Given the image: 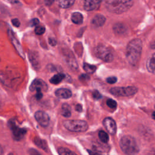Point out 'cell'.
Here are the masks:
<instances>
[{
	"label": "cell",
	"mask_w": 155,
	"mask_h": 155,
	"mask_svg": "<svg viewBox=\"0 0 155 155\" xmlns=\"http://www.w3.org/2000/svg\"><path fill=\"white\" fill-rule=\"evenodd\" d=\"M142 43L140 39L135 38L129 42L126 48V58L132 66H136L140 60Z\"/></svg>",
	"instance_id": "cell-1"
},
{
	"label": "cell",
	"mask_w": 155,
	"mask_h": 155,
	"mask_svg": "<svg viewBox=\"0 0 155 155\" xmlns=\"http://www.w3.org/2000/svg\"><path fill=\"white\" fill-rule=\"evenodd\" d=\"M133 0H107L106 8L111 13L121 14L128 11L133 5Z\"/></svg>",
	"instance_id": "cell-2"
},
{
	"label": "cell",
	"mask_w": 155,
	"mask_h": 155,
	"mask_svg": "<svg viewBox=\"0 0 155 155\" xmlns=\"http://www.w3.org/2000/svg\"><path fill=\"white\" fill-rule=\"evenodd\" d=\"M119 145L122 151L127 155H136L139 151L137 142L131 136H124L120 140Z\"/></svg>",
	"instance_id": "cell-3"
},
{
	"label": "cell",
	"mask_w": 155,
	"mask_h": 155,
	"mask_svg": "<svg viewBox=\"0 0 155 155\" xmlns=\"http://www.w3.org/2000/svg\"><path fill=\"white\" fill-rule=\"evenodd\" d=\"M64 127L73 132H84L88 128L87 123L82 120H68L64 122Z\"/></svg>",
	"instance_id": "cell-4"
},
{
	"label": "cell",
	"mask_w": 155,
	"mask_h": 155,
	"mask_svg": "<svg viewBox=\"0 0 155 155\" xmlns=\"http://www.w3.org/2000/svg\"><path fill=\"white\" fill-rule=\"evenodd\" d=\"M94 54L96 57L106 62H110L114 59V54L108 47L99 45L94 49Z\"/></svg>",
	"instance_id": "cell-5"
},
{
	"label": "cell",
	"mask_w": 155,
	"mask_h": 155,
	"mask_svg": "<svg viewBox=\"0 0 155 155\" xmlns=\"http://www.w3.org/2000/svg\"><path fill=\"white\" fill-rule=\"evenodd\" d=\"M137 91L135 87H113L110 90V92L116 96H130L134 95Z\"/></svg>",
	"instance_id": "cell-6"
},
{
	"label": "cell",
	"mask_w": 155,
	"mask_h": 155,
	"mask_svg": "<svg viewBox=\"0 0 155 155\" xmlns=\"http://www.w3.org/2000/svg\"><path fill=\"white\" fill-rule=\"evenodd\" d=\"M8 125L12 131L13 137L16 140H20L22 139L27 133V131L25 128L19 127L18 125H16L15 122L13 120H9Z\"/></svg>",
	"instance_id": "cell-7"
},
{
	"label": "cell",
	"mask_w": 155,
	"mask_h": 155,
	"mask_svg": "<svg viewBox=\"0 0 155 155\" xmlns=\"http://www.w3.org/2000/svg\"><path fill=\"white\" fill-rule=\"evenodd\" d=\"M35 118L39 124L44 127L48 125L50 122V117L43 111H38L35 113Z\"/></svg>",
	"instance_id": "cell-8"
},
{
	"label": "cell",
	"mask_w": 155,
	"mask_h": 155,
	"mask_svg": "<svg viewBox=\"0 0 155 155\" xmlns=\"http://www.w3.org/2000/svg\"><path fill=\"white\" fill-rule=\"evenodd\" d=\"M47 84L43 80L40 79L34 80L30 86V90L31 91H47Z\"/></svg>",
	"instance_id": "cell-9"
},
{
	"label": "cell",
	"mask_w": 155,
	"mask_h": 155,
	"mask_svg": "<svg viewBox=\"0 0 155 155\" xmlns=\"http://www.w3.org/2000/svg\"><path fill=\"white\" fill-rule=\"evenodd\" d=\"M103 125L110 134H115L116 133V124L115 121L111 117H106L103 120Z\"/></svg>",
	"instance_id": "cell-10"
},
{
	"label": "cell",
	"mask_w": 155,
	"mask_h": 155,
	"mask_svg": "<svg viewBox=\"0 0 155 155\" xmlns=\"http://www.w3.org/2000/svg\"><path fill=\"white\" fill-rule=\"evenodd\" d=\"M8 36L9 38L12 41V43L13 44V45H14V47H15L16 50L18 51V53L19 54V55L22 57L23 58H24V53L23 52L22 48L21 46V44H19V42H18V41L17 40V39L15 38L13 33L12 32V31L11 30H8Z\"/></svg>",
	"instance_id": "cell-11"
},
{
	"label": "cell",
	"mask_w": 155,
	"mask_h": 155,
	"mask_svg": "<svg viewBox=\"0 0 155 155\" xmlns=\"http://www.w3.org/2000/svg\"><path fill=\"white\" fill-rule=\"evenodd\" d=\"M103 0H86L84 3V9L91 11L98 8Z\"/></svg>",
	"instance_id": "cell-12"
},
{
	"label": "cell",
	"mask_w": 155,
	"mask_h": 155,
	"mask_svg": "<svg viewBox=\"0 0 155 155\" xmlns=\"http://www.w3.org/2000/svg\"><path fill=\"white\" fill-rule=\"evenodd\" d=\"M105 22V18L101 15V14H97L96 15L93 19H91V24L94 27H102Z\"/></svg>",
	"instance_id": "cell-13"
},
{
	"label": "cell",
	"mask_w": 155,
	"mask_h": 155,
	"mask_svg": "<svg viewBox=\"0 0 155 155\" xmlns=\"http://www.w3.org/2000/svg\"><path fill=\"white\" fill-rule=\"evenodd\" d=\"M55 95L60 99H68L71 96L72 93L71 91L67 88H59L56 90Z\"/></svg>",
	"instance_id": "cell-14"
},
{
	"label": "cell",
	"mask_w": 155,
	"mask_h": 155,
	"mask_svg": "<svg viewBox=\"0 0 155 155\" xmlns=\"http://www.w3.org/2000/svg\"><path fill=\"white\" fill-rule=\"evenodd\" d=\"M113 30L116 34L119 35H125L127 32V28L123 24L117 23L114 25Z\"/></svg>",
	"instance_id": "cell-15"
},
{
	"label": "cell",
	"mask_w": 155,
	"mask_h": 155,
	"mask_svg": "<svg viewBox=\"0 0 155 155\" xmlns=\"http://www.w3.org/2000/svg\"><path fill=\"white\" fill-rule=\"evenodd\" d=\"M147 70L152 73H154V66H155V56H154V53H153L152 54V56L151 57H150L147 61Z\"/></svg>",
	"instance_id": "cell-16"
},
{
	"label": "cell",
	"mask_w": 155,
	"mask_h": 155,
	"mask_svg": "<svg viewBox=\"0 0 155 155\" xmlns=\"http://www.w3.org/2000/svg\"><path fill=\"white\" fill-rule=\"evenodd\" d=\"M29 59L33 66L36 68H38L39 66V61L38 54L35 52H30L29 54Z\"/></svg>",
	"instance_id": "cell-17"
},
{
	"label": "cell",
	"mask_w": 155,
	"mask_h": 155,
	"mask_svg": "<svg viewBox=\"0 0 155 155\" xmlns=\"http://www.w3.org/2000/svg\"><path fill=\"white\" fill-rule=\"evenodd\" d=\"M71 19L76 24H81L83 22V16L79 12H74L71 15Z\"/></svg>",
	"instance_id": "cell-18"
},
{
	"label": "cell",
	"mask_w": 155,
	"mask_h": 155,
	"mask_svg": "<svg viewBox=\"0 0 155 155\" xmlns=\"http://www.w3.org/2000/svg\"><path fill=\"white\" fill-rule=\"evenodd\" d=\"M34 143L40 148L44 150L45 151H47L48 150V146H47V143L46 142V141H45L44 140H42L39 137H35L34 139L33 140Z\"/></svg>",
	"instance_id": "cell-19"
},
{
	"label": "cell",
	"mask_w": 155,
	"mask_h": 155,
	"mask_svg": "<svg viewBox=\"0 0 155 155\" xmlns=\"http://www.w3.org/2000/svg\"><path fill=\"white\" fill-rule=\"evenodd\" d=\"M65 78V75L62 73H58L55 74L54 76H53L50 79V83L56 85L59 84Z\"/></svg>",
	"instance_id": "cell-20"
},
{
	"label": "cell",
	"mask_w": 155,
	"mask_h": 155,
	"mask_svg": "<svg viewBox=\"0 0 155 155\" xmlns=\"http://www.w3.org/2000/svg\"><path fill=\"white\" fill-rule=\"evenodd\" d=\"M61 114L65 117H69L71 116V107L68 104H64L62 105Z\"/></svg>",
	"instance_id": "cell-21"
},
{
	"label": "cell",
	"mask_w": 155,
	"mask_h": 155,
	"mask_svg": "<svg viewBox=\"0 0 155 155\" xmlns=\"http://www.w3.org/2000/svg\"><path fill=\"white\" fill-rule=\"evenodd\" d=\"M74 0H58L59 5L64 8H69L73 5Z\"/></svg>",
	"instance_id": "cell-22"
},
{
	"label": "cell",
	"mask_w": 155,
	"mask_h": 155,
	"mask_svg": "<svg viewBox=\"0 0 155 155\" xmlns=\"http://www.w3.org/2000/svg\"><path fill=\"white\" fill-rule=\"evenodd\" d=\"M59 155H77L74 152L65 147H60L58 150Z\"/></svg>",
	"instance_id": "cell-23"
},
{
	"label": "cell",
	"mask_w": 155,
	"mask_h": 155,
	"mask_svg": "<svg viewBox=\"0 0 155 155\" xmlns=\"http://www.w3.org/2000/svg\"><path fill=\"white\" fill-rule=\"evenodd\" d=\"M83 68H84V70L87 73L90 74L93 73L96 70V67L95 65H91L88 63H84L83 65Z\"/></svg>",
	"instance_id": "cell-24"
},
{
	"label": "cell",
	"mask_w": 155,
	"mask_h": 155,
	"mask_svg": "<svg viewBox=\"0 0 155 155\" xmlns=\"http://www.w3.org/2000/svg\"><path fill=\"white\" fill-rule=\"evenodd\" d=\"M98 136L100 140L103 143H107L109 140V136L108 134L103 130H101L99 131Z\"/></svg>",
	"instance_id": "cell-25"
},
{
	"label": "cell",
	"mask_w": 155,
	"mask_h": 155,
	"mask_svg": "<svg viewBox=\"0 0 155 155\" xmlns=\"http://www.w3.org/2000/svg\"><path fill=\"white\" fill-rule=\"evenodd\" d=\"M106 104H107V106L110 108L115 109L117 107V102L112 99H108L107 101Z\"/></svg>",
	"instance_id": "cell-26"
},
{
	"label": "cell",
	"mask_w": 155,
	"mask_h": 155,
	"mask_svg": "<svg viewBox=\"0 0 155 155\" xmlns=\"http://www.w3.org/2000/svg\"><path fill=\"white\" fill-rule=\"evenodd\" d=\"M45 28L44 26H42V25H39L36 27L35 30V33L38 35H43L45 33Z\"/></svg>",
	"instance_id": "cell-27"
},
{
	"label": "cell",
	"mask_w": 155,
	"mask_h": 155,
	"mask_svg": "<svg viewBox=\"0 0 155 155\" xmlns=\"http://www.w3.org/2000/svg\"><path fill=\"white\" fill-rule=\"evenodd\" d=\"M106 81L110 84H113L115 82H116L117 81V78L114 76H111V77H108L106 79Z\"/></svg>",
	"instance_id": "cell-28"
},
{
	"label": "cell",
	"mask_w": 155,
	"mask_h": 155,
	"mask_svg": "<svg viewBox=\"0 0 155 155\" xmlns=\"http://www.w3.org/2000/svg\"><path fill=\"white\" fill-rule=\"evenodd\" d=\"M93 97L94 99H99L102 97V95L101 94V93L97 91V90H94L93 93Z\"/></svg>",
	"instance_id": "cell-29"
},
{
	"label": "cell",
	"mask_w": 155,
	"mask_h": 155,
	"mask_svg": "<svg viewBox=\"0 0 155 155\" xmlns=\"http://www.w3.org/2000/svg\"><path fill=\"white\" fill-rule=\"evenodd\" d=\"M28 153L30 155H41L38 151H37L36 149H34V148L29 149Z\"/></svg>",
	"instance_id": "cell-30"
},
{
	"label": "cell",
	"mask_w": 155,
	"mask_h": 155,
	"mask_svg": "<svg viewBox=\"0 0 155 155\" xmlns=\"http://www.w3.org/2000/svg\"><path fill=\"white\" fill-rule=\"evenodd\" d=\"M12 22L13 24V25L16 27H18L20 25V22L18 19H13L12 20Z\"/></svg>",
	"instance_id": "cell-31"
},
{
	"label": "cell",
	"mask_w": 155,
	"mask_h": 155,
	"mask_svg": "<svg viewBox=\"0 0 155 155\" xmlns=\"http://www.w3.org/2000/svg\"><path fill=\"white\" fill-rule=\"evenodd\" d=\"M39 23V20L37 18H34L31 21V26H36Z\"/></svg>",
	"instance_id": "cell-32"
},
{
	"label": "cell",
	"mask_w": 155,
	"mask_h": 155,
	"mask_svg": "<svg viewBox=\"0 0 155 155\" xmlns=\"http://www.w3.org/2000/svg\"><path fill=\"white\" fill-rule=\"evenodd\" d=\"M48 42H49V44L52 46H54L56 44V41L53 38H48Z\"/></svg>",
	"instance_id": "cell-33"
},
{
	"label": "cell",
	"mask_w": 155,
	"mask_h": 155,
	"mask_svg": "<svg viewBox=\"0 0 155 155\" xmlns=\"http://www.w3.org/2000/svg\"><path fill=\"white\" fill-rule=\"evenodd\" d=\"M43 96V94H42V91H36V95H35V97L36 98L37 100H40Z\"/></svg>",
	"instance_id": "cell-34"
},
{
	"label": "cell",
	"mask_w": 155,
	"mask_h": 155,
	"mask_svg": "<svg viewBox=\"0 0 155 155\" xmlns=\"http://www.w3.org/2000/svg\"><path fill=\"white\" fill-rule=\"evenodd\" d=\"M75 110L76 111H79V112H81L82 110V107L81 104H77L75 107Z\"/></svg>",
	"instance_id": "cell-35"
},
{
	"label": "cell",
	"mask_w": 155,
	"mask_h": 155,
	"mask_svg": "<svg viewBox=\"0 0 155 155\" xmlns=\"http://www.w3.org/2000/svg\"><path fill=\"white\" fill-rule=\"evenodd\" d=\"M81 79L84 80V79H89V76H88L87 74H81V77H80Z\"/></svg>",
	"instance_id": "cell-36"
},
{
	"label": "cell",
	"mask_w": 155,
	"mask_h": 155,
	"mask_svg": "<svg viewBox=\"0 0 155 155\" xmlns=\"http://www.w3.org/2000/svg\"><path fill=\"white\" fill-rule=\"evenodd\" d=\"M2 153H3L2 148V147H1V145H0V155H2Z\"/></svg>",
	"instance_id": "cell-37"
},
{
	"label": "cell",
	"mask_w": 155,
	"mask_h": 155,
	"mask_svg": "<svg viewBox=\"0 0 155 155\" xmlns=\"http://www.w3.org/2000/svg\"><path fill=\"white\" fill-rule=\"evenodd\" d=\"M152 118L154 119V111L153 112V114H152Z\"/></svg>",
	"instance_id": "cell-38"
}]
</instances>
